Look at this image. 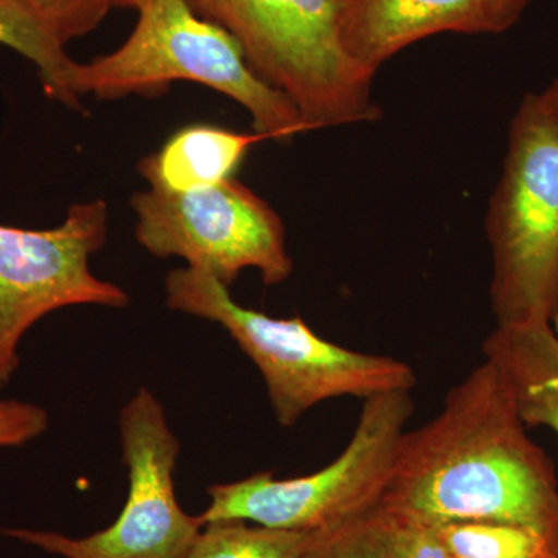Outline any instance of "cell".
<instances>
[{
    "label": "cell",
    "mask_w": 558,
    "mask_h": 558,
    "mask_svg": "<svg viewBox=\"0 0 558 558\" xmlns=\"http://www.w3.org/2000/svg\"><path fill=\"white\" fill-rule=\"evenodd\" d=\"M539 101L546 109L550 110L554 116L558 117V78L553 81L542 94H538Z\"/></svg>",
    "instance_id": "obj_20"
},
{
    "label": "cell",
    "mask_w": 558,
    "mask_h": 558,
    "mask_svg": "<svg viewBox=\"0 0 558 558\" xmlns=\"http://www.w3.org/2000/svg\"><path fill=\"white\" fill-rule=\"evenodd\" d=\"M0 44L35 65L47 97L81 109L72 84L76 61L69 57L58 33L20 0H0Z\"/></svg>",
    "instance_id": "obj_13"
},
{
    "label": "cell",
    "mask_w": 558,
    "mask_h": 558,
    "mask_svg": "<svg viewBox=\"0 0 558 558\" xmlns=\"http://www.w3.org/2000/svg\"><path fill=\"white\" fill-rule=\"evenodd\" d=\"M39 14L65 44L100 27L110 9L109 0H20Z\"/></svg>",
    "instance_id": "obj_17"
},
{
    "label": "cell",
    "mask_w": 558,
    "mask_h": 558,
    "mask_svg": "<svg viewBox=\"0 0 558 558\" xmlns=\"http://www.w3.org/2000/svg\"><path fill=\"white\" fill-rule=\"evenodd\" d=\"M110 5L120 7V9H135L138 0H109Z\"/></svg>",
    "instance_id": "obj_21"
},
{
    "label": "cell",
    "mask_w": 558,
    "mask_h": 558,
    "mask_svg": "<svg viewBox=\"0 0 558 558\" xmlns=\"http://www.w3.org/2000/svg\"><path fill=\"white\" fill-rule=\"evenodd\" d=\"M131 205L135 238L157 258L179 256L229 289L245 269L258 270L266 286L292 274L284 223L240 180L183 193L150 186L135 193Z\"/></svg>",
    "instance_id": "obj_7"
},
{
    "label": "cell",
    "mask_w": 558,
    "mask_h": 558,
    "mask_svg": "<svg viewBox=\"0 0 558 558\" xmlns=\"http://www.w3.org/2000/svg\"><path fill=\"white\" fill-rule=\"evenodd\" d=\"M380 513L388 558H454L432 524Z\"/></svg>",
    "instance_id": "obj_18"
},
{
    "label": "cell",
    "mask_w": 558,
    "mask_h": 558,
    "mask_svg": "<svg viewBox=\"0 0 558 558\" xmlns=\"http://www.w3.org/2000/svg\"><path fill=\"white\" fill-rule=\"evenodd\" d=\"M167 304L172 311L218 323L230 333L263 374L271 409L282 427H292L325 400L343 396L366 400L385 392L411 391L416 385L409 363L330 343L299 315L274 318L241 306L227 286L202 270H171Z\"/></svg>",
    "instance_id": "obj_3"
},
{
    "label": "cell",
    "mask_w": 558,
    "mask_h": 558,
    "mask_svg": "<svg viewBox=\"0 0 558 558\" xmlns=\"http://www.w3.org/2000/svg\"><path fill=\"white\" fill-rule=\"evenodd\" d=\"M435 527L454 558H558V537L537 529L483 521Z\"/></svg>",
    "instance_id": "obj_14"
},
{
    "label": "cell",
    "mask_w": 558,
    "mask_h": 558,
    "mask_svg": "<svg viewBox=\"0 0 558 558\" xmlns=\"http://www.w3.org/2000/svg\"><path fill=\"white\" fill-rule=\"evenodd\" d=\"M315 532L250 526L248 521L205 524L189 558H300Z\"/></svg>",
    "instance_id": "obj_15"
},
{
    "label": "cell",
    "mask_w": 558,
    "mask_h": 558,
    "mask_svg": "<svg viewBox=\"0 0 558 558\" xmlns=\"http://www.w3.org/2000/svg\"><path fill=\"white\" fill-rule=\"evenodd\" d=\"M49 427L46 411L20 400H0V447H20Z\"/></svg>",
    "instance_id": "obj_19"
},
{
    "label": "cell",
    "mask_w": 558,
    "mask_h": 558,
    "mask_svg": "<svg viewBox=\"0 0 558 558\" xmlns=\"http://www.w3.org/2000/svg\"><path fill=\"white\" fill-rule=\"evenodd\" d=\"M229 33L248 68L299 109L307 131L381 116L374 75L348 57L341 22L348 0H186Z\"/></svg>",
    "instance_id": "obj_4"
},
{
    "label": "cell",
    "mask_w": 558,
    "mask_h": 558,
    "mask_svg": "<svg viewBox=\"0 0 558 558\" xmlns=\"http://www.w3.org/2000/svg\"><path fill=\"white\" fill-rule=\"evenodd\" d=\"M550 328H553L554 336H556L558 340V293L556 310H554L553 318H550Z\"/></svg>",
    "instance_id": "obj_22"
},
{
    "label": "cell",
    "mask_w": 558,
    "mask_h": 558,
    "mask_svg": "<svg viewBox=\"0 0 558 558\" xmlns=\"http://www.w3.org/2000/svg\"><path fill=\"white\" fill-rule=\"evenodd\" d=\"M300 558H388L380 510L343 526L315 532Z\"/></svg>",
    "instance_id": "obj_16"
},
{
    "label": "cell",
    "mask_w": 558,
    "mask_h": 558,
    "mask_svg": "<svg viewBox=\"0 0 558 558\" xmlns=\"http://www.w3.org/2000/svg\"><path fill=\"white\" fill-rule=\"evenodd\" d=\"M483 352L508 385L524 425L558 436V340L550 325L497 326Z\"/></svg>",
    "instance_id": "obj_11"
},
{
    "label": "cell",
    "mask_w": 558,
    "mask_h": 558,
    "mask_svg": "<svg viewBox=\"0 0 558 558\" xmlns=\"http://www.w3.org/2000/svg\"><path fill=\"white\" fill-rule=\"evenodd\" d=\"M120 432L130 494L116 523L86 538L27 529L0 532L64 558H189L205 524L183 512L175 498L180 444L148 389L121 410Z\"/></svg>",
    "instance_id": "obj_8"
},
{
    "label": "cell",
    "mask_w": 558,
    "mask_h": 558,
    "mask_svg": "<svg viewBox=\"0 0 558 558\" xmlns=\"http://www.w3.org/2000/svg\"><path fill=\"white\" fill-rule=\"evenodd\" d=\"M526 428L486 360L432 421L403 433L379 509L432 526L483 521L558 537L556 472Z\"/></svg>",
    "instance_id": "obj_1"
},
{
    "label": "cell",
    "mask_w": 558,
    "mask_h": 558,
    "mask_svg": "<svg viewBox=\"0 0 558 558\" xmlns=\"http://www.w3.org/2000/svg\"><path fill=\"white\" fill-rule=\"evenodd\" d=\"M135 10L137 25L123 46L86 64L76 62V97H159L175 81H191L240 102L264 138L288 140L307 131L289 98L252 72L236 40L197 16L186 0H138Z\"/></svg>",
    "instance_id": "obj_2"
},
{
    "label": "cell",
    "mask_w": 558,
    "mask_h": 558,
    "mask_svg": "<svg viewBox=\"0 0 558 558\" xmlns=\"http://www.w3.org/2000/svg\"><path fill=\"white\" fill-rule=\"evenodd\" d=\"M109 208L102 199L69 208L57 229L0 226V388L20 365L17 347L33 325L76 304L126 307L130 295L95 277L92 255L108 240Z\"/></svg>",
    "instance_id": "obj_9"
},
{
    "label": "cell",
    "mask_w": 558,
    "mask_h": 558,
    "mask_svg": "<svg viewBox=\"0 0 558 558\" xmlns=\"http://www.w3.org/2000/svg\"><path fill=\"white\" fill-rule=\"evenodd\" d=\"M497 326L550 325L558 293V117L529 94L486 218Z\"/></svg>",
    "instance_id": "obj_5"
},
{
    "label": "cell",
    "mask_w": 558,
    "mask_h": 558,
    "mask_svg": "<svg viewBox=\"0 0 558 558\" xmlns=\"http://www.w3.org/2000/svg\"><path fill=\"white\" fill-rule=\"evenodd\" d=\"M531 0H348L341 40L348 57L376 76L400 50L444 32L509 31Z\"/></svg>",
    "instance_id": "obj_10"
},
{
    "label": "cell",
    "mask_w": 558,
    "mask_h": 558,
    "mask_svg": "<svg viewBox=\"0 0 558 558\" xmlns=\"http://www.w3.org/2000/svg\"><path fill=\"white\" fill-rule=\"evenodd\" d=\"M260 140L264 137L259 134L190 124L175 132L156 154L140 161L138 170L154 189L178 193L208 189L233 178Z\"/></svg>",
    "instance_id": "obj_12"
},
{
    "label": "cell",
    "mask_w": 558,
    "mask_h": 558,
    "mask_svg": "<svg viewBox=\"0 0 558 558\" xmlns=\"http://www.w3.org/2000/svg\"><path fill=\"white\" fill-rule=\"evenodd\" d=\"M413 411L411 391L366 399L354 435L336 461L299 478L277 480L263 472L211 486L202 523L242 520L281 531L323 532L368 515L387 490Z\"/></svg>",
    "instance_id": "obj_6"
}]
</instances>
